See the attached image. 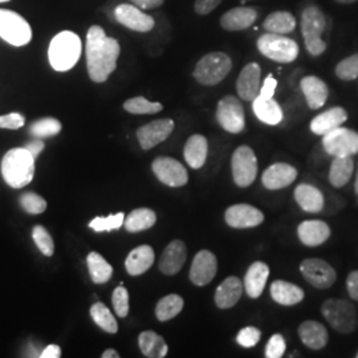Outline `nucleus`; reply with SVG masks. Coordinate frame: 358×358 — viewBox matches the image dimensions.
Listing matches in <instances>:
<instances>
[{
	"instance_id": "f257e3e1",
	"label": "nucleus",
	"mask_w": 358,
	"mask_h": 358,
	"mask_svg": "<svg viewBox=\"0 0 358 358\" xmlns=\"http://www.w3.org/2000/svg\"><path fill=\"white\" fill-rule=\"evenodd\" d=\"M121 53L118 40L106 36L103 27L92 26L87 34L85 56L90 80L105 83L117 68Z\"/></svg>"
},
{
	"instance_id": "f03ea898",
	"label": "nucleus",
	"mask_w": 358,
	"mask_h": 358,
	"mask_svg": "<svg viewBox=\"0 0 358 358\" xmlns=\"http://www.w3.org/2000/svg\"><path fill=\"white\" fill-rule=\"evenodd\" d=\"M1 176L13 189L24 187L35 176V157L26 148L11 149L3 157Z\"/></svg>"
},
{
	"instance_id": "7ed1b4c3",
	"label": "nucleus",
	"mask_w": 358,
	"mask_h": 358,
	"mask_svg": "<svg viewBox=\"0 0 358 358\" xmlns=\"http://www.w3.org/2000/svg\"><path fill=\"white\" fill-rule=\"evenodd\" d=\"M83 44L80 36L72 31H62L52 38L48 59L52 68L57 72L72 69L81 57Z\"/></svg>"
},
{
	"instance_id": "20e7f679",
	"label": "nucleus",
	"mask_w": 358,
	"mask_h": 358,
	"mask_svg": "<svg viewBox=\"0 0 358 358\" xmlns=\"http://www.w3.org/2000/svg\"><path fill=\"white\" fill-rule=\"evenodd\" d=\"M232 69V60L224 52H210L205 55L192 72L194 78L205 87H214L222 83Z\"/></svg>"
},
{
	"instance_id": "39448f33",
	"label": "nucleus",
	"mask_w": 358,
	"mask_h": 358,
	"mask_svg": "<svg viewBox=\"0 0 358 358\" xmlns=\"http://www.w3.org/2000/svg\"><path fill=\"white\" fill-rule=\"evenodd\" d=\"M321 313L336 332L349 334L357 329V309L348 300L328 299L321 306Z\"/></svg>"
},
{
	"instance_id": "423d86ee",
	"label": "nucleus",
	"mask_w": 358,
	"mask_h": 358,
	"mask_svg": "<svg viewBox=\"0 0 358 358\" xmlns=\"http://www.w3.org/2000/svg\"><path fill=\"white\" fill-rule=\"evenodd\" d=\"M327 17L319 7L309 6L301 15V32L307 51L312 56H320L327 51V43L322 40Z\"/></svg>"
},
{
	"instance_id": "0eeeda50",
	"label": "nucleus",
	"mask_w": 358,
	"mask_h": 358,
	"mask_svg": "<svg viewBox=\"0 0 358 358\" xmlns=\"http://www.w3.org/2000/svg\"><path fill=\"white\" fill-rule=\"evenodd\" d=\"M256 45L263 56L282 64L294 62L300 52L294 38H287L280 34L267 32L257 38Z\"/></svg>"
},
{
	"instance_id": "6e6552de",
	"label": "nucleus",
	"mask_w": 358,
	"mask_h": 358,
	"mask_svg": "<svg viewBox=\"0 0 358 358\" xmlns=\"http://www.w3.org/2000/svg\"><path fill=\"white\" fill-rule=\"evenodd\" d=\"M0 38L13 47H23L32 40V28L22 15L0 10Z\"/></svg>"
},
{
	"instance_id": "1a4fd4ad",
	"label": "nucleus",
	"mask_w": 358,
	"mask_h": 358,
	"mask_svg": "<svg viewBox=\"0 0 358 358\" xmlns=\"http://www.w3.org/2000/svg\"><path fill=\"white\" fill-rule=\"evenodd\" d=\"M232 178L236 186L248 187L257 177V158L250 146H239L231 158Z\"/></svg>"
},
{
	"instance_id": "9d476101",
	"label": "nucleus",
	"mask_w": 358,
	"mask_h": 358,
	"mask_svg": "<svg viewBox=\"0 0 358 358\" xmlns=\"http://www.w3.org/2000/svg\"><path fill=\"white\" fill-rule=\"evenodd\" d=\"M322 148L332 157H349L358 154V133L352 129H334L322 136Z\"/></svg>"
},
{
	"instance_id": "9b49d317",
	"label": "nucleus",
	"mask_w": 358,
	"mask_h": 358,
	"mask_svg": "<svg viewBox=\"0 0 358 358\" xmlns=\"http://www.w3.org/2000/svg\"><path fill=\"white\" fill-rule=\"evenodd\" d=\"M217 120L226 131L238 134L245 128L243 105L235 96H224L217 106Z\"/></svg>"
},
{
	"instance_id": "f8f14e48",
	"label": "nucleus",
	"mask_w": 358,
	"mask_h": 358,
	"mask_svg": "<svg viewBox=\"0 0 358 358\" xmlns=\"http://www.w3.org/2000/svg\"><path fill=\"white\" fill-rule=\"evenodd\" d=\"M300 272L312 287L328 289L337 280V273L332 266L319 257H309L301 262Z\"/></svg>"
},
{
	"instance_id": "ddd939ff",
	"label": "nucleus",
	"mask_w": 358,
	"mask_h": 358,
	"mask_svg": "<svg viewBox=\"0 0 358 358\" xmlns=\"http://www.w3.org/2000/svg\"><path fill=\"white\" fill-rule=\"evenodd\" d=\"M153 173L158 180L170 187H182L189 182L186 167L171 157H158L153 161Z\"/></svg>"
},
{
	"instance_id": "4468645a",
	"label": "nucleus",
	"mask_w": 358,
	"mask_h": 358,
	"mask_svg": "<svg viewBox=\"0 0 358 358\" xmlns=\"http://www.w3.org/2000/svg\"><path fill=\"white\" fill-rule=\"evenodd\" d=\"M115 17L120 24L127 27L134 32H141V34L150 32L155 26L153 17L141 11V8L134 4L122 3L117 6L115 10Z\"/></svg>"
},
{
	"instance_id": "2eb2a0df",
	"label": "nucleus",
	"mask_w": 358,
	"mask_h": 358,
	"mask_svg": "<svg viewBox=\"0 0 358 358\" xmlns=\"http://www.w3.org/2000/svg\"><path fill=\"white\" fill-rule=\"evenodd\" d=\"M174 121L171 118L155 120L137 130V140L143 150H150L157 145L166 141L174 130Z\"/></svg>"
},
{
	"instance_id": "dca6fc26",
	"label": "nucleus",
	"mask_w": 358,
	"mask_h": 358,
	"mask_svg": "<svg viewBox=\"0 0 358 358\" xmlns=\"http://www.w3.org/2000/svg\"><path fill=\"white\" fill-rule=\"evenodd\" d=\"M217 272V256L208 250H202L192 259L189 278L194 285L205 287L213 282Z\"/></svg>"
},
{
	"instance_id": "f3484780",
	"label": "nucleus",
	"mask_w": 358,
	"mask_h": 358,
	"mask_svg": "<svg viewBox=\"0 0 358 358\" xmlns=\"http://www.w3.org/2000/svg\"><path fill=\"white\" fill-rule=\"evenodd\" d=\"M224 220L232 229H252L264 222V214L254 206L239 203L226 210Z\"/></svg>"
},
{
	"instance_id": "a211bd4d",
	"label": "nucleus",
	"mask_w": 358,
	"mask_h": 358,
	"mask_svg": "<svg viewBox=\"0 0 358 358\" xmlns=\"http://www.w3.org/2000/svg\"><path fill=\"white\" fill-rule=\"evenodd\" d=\"M297 178V169L284 162L273 164L263 173L262 183L267 190H282L294 183Z\"/></svg>"
},
{
	"instance_id": "6ab92c4d",
	"label": "nucleus",
	"mask_w": 358,
	"mask_h": 358,
	"mask_svg": "<svg viewBox=\"0 0 358 358\" xmlns=\"http://www.w3.org/2000/svg\"><path fill=\"white\" fill-rule=\"evenodd\" d=\"M187 259V247L182 241L176 239L171 243L167 244L165 251L162 252L158 268L167 276L177 275L182 267L185 266Z\"/></svg>"
},
{
	"instance_id": "aec40b11",
	"label": "nucleus",
	"mask_w": 358,
	"mask_h": 358,
	"mask_svg": "<svg viewBox=\"0 0 358 358\" xmlns=\"http://www.w3.org/2000/svg\"><path fill=\"white\" fill-rule=\"evenodd\" d=\"M262 69L257 63L245 65L236 80V90L244 101H254L260 92Z\"/></svg>"
},
{
	"instance_id": "412c9836",
	"label": "nucleus",
	"mask_w": 358,
	"mask_h": 358,
	"mask_svg": "<svg viewBox=\"0 0 358 358\" xmlns=\"http://www.w3.org/2000/svg\"><path fill=\"white\" fill-rule=\"evenodd\" d=\"M256 19L255 7H235L220 16V27L229 32H238L254 26Z\"/></svg>"
},
{
	"instance_id": "4be33fe9",
	"label": "nucleus",
	"mask_w": 358,
	"mask_h": 358,
	"mask_svg": "<svg viewBox=\"0 0 358 358\" xmlns=\"http://www.w3.org/2000/svg\"><path fill=\"white\" fill-rule=\"evenodd\" d=\"M331 227L324 220H306L299 224L297 236L300 242L307 247H319L331 238Z\"/></svg>"
},
{
	"instance_id": "5701e85b",
	"label": "nucleus",
	"mask_w": 358,
	"mask_h": 358,
	"mask_svg": "<svg viewBox=\"0 0 358 358\" xmlns=\"http://www.w3.org/2000/svg\"><path fill=\"white\" fill-rule=\"evenodd\" d=\"M244 284L238 276H229L219 284L215 292V304L219 309H230L235 307L242 294H243Z\"/></svg>"
},
{
	"instance_id": "b1692460",
	"label": "nucleus",
	"mask_w": 358,
	"mask_h": 358,
	"mask_svg": "<svg viewBox=\"0 0 358 358\" xmlns=\"http://www.w3.org/2000/svg\"><path fill=\"white\" fill-rule=\"evenodd\" d=\"M300 88L306 97L309 109L316 110L322 108L329 96L328 85L317 76H306L300 81Z\"/></svg>"
},
{
	"instance_id": "393cba45",
	"label": "nucleus",
	"mask_w": 358,
	"mask_h": 358,
	"mask_svg": "<svg viewBox=\"0 0 358 358\" xmlns=\"http://www.w3.org/2000/svg\"><path fill=\"white\" fill-rule=\"evenodd\" d=\"M348 120V113L341 106H333L331 109L316 115L310 121V130L316 136H325L327 133L332 131L334 129L343 127V124Z\"/></svg>"
},
{
	"instance_id": "a878e982",
	"label": "nucleus",
	"mask_w": 358,
	"mask_h": 358,
	"mask_svg": "<svg viewBox=\"0 0 358 358\" xmlns=\"http://www.w3.org/2000/svg\"><path fill=\"white\" fill-rule=\"evenodd\" d=\"M269 267L263 262H255L247 269L244 276V289L251 299H259L268 280Z\"/></svg>"
},
{
	"instance_id": "bb28decb",
	"label": "nucleus",
	"mask_w": 358,
	"mask_h": 358,
	"mask_svg": "<svg viewBox=\"0 0 358 358\" xmlns=\"http://www.w3.org/2000/svg\"><path fill=\"white\" fill-rule=\"evenodd\" d=\"M297 333H299L301 343L312 350L324 349L329 341V334H328L327 328L319 321H304L299 327Z\"/></svg>"
},
{
	"instance_id": "cd10ccee",
	"label": "nucleus",
	"mask_w": 358,
	"mask_h": 358,
	"mask_svg": "<svg viewBox=\"0 0 358 358\" xmlns=\"http://www.w3.org/2000/svg\"><path fill=\"white\" fill-rule=\"evenodd\" d=\"M269 292L272 300L284 307L296 306L301 303L306 297L304 291L299 285L285 280H275L271 284Z\"/></svg>"
},
{
	"instance_id": "c85d7f7f",
	"label": "nucleus",
	"mask_w": 358,
	"mask_h": 358,
	"mask_svg": "<svg viewBox=\"0 0 358 358\" xmlns=\"http://www.w3.org/2000/svg\"><path fill=\"white\" fill-rule=\"evenodd\" d=\"M294 201L304 211L310 214H319L324 210V194L313 185L301 183L294 189Z\"/></svg>"
},
{
	"instance_id": "c756f323",
	"label": "nucleus",
	"mask_w": 358,
	"mask_h": 358,
	"mask_svg": "<svg viewBox=\"0 0 358 358\" xmlns=\"http://www.w3.org/2000/svg\"><path fill=\"white\" fill-rule=\"evenodd\" d=\"M154 260H155V254L153 248L148 244H143L130 251V254L125 260V268L130 276H140L152 268Z\"/></svg>"
},
{
	"instance_id": "7c9ffc66",
	"label": "nucleus",
	"mask_w": 358,
	"mask_h": 358,
	"mask_svg": "<svg viewBox=\"0 0 358 358\" xmlns=\"http://www.w3.org/2000/svg\"><path fill=\"white\" fill-rule=\"evenodd\" d=\"M207 153H208V142L202 134H192V137L186 141L185 149H183L185 159L187 165L194 170H199L201 167H203L207 159Z\"/></svg>"
},
{
	"instance_id": "2f4dec72",
	"label": "nucleus",
	"mask_w": 358,
	"mask_h": 358,
	"mask_svg": "<svg viewBox=\"0 0 358 358\" xmlns=\"http://www.w3.org/2000/svg\"><path fill=\"white\" fill-rule=\"evenodd\" d=\"M355 159L349 157H333L332 164L329 167V183L336 189H341L353 177L355 173Z\"/></svg>"
},
{
	"instance_id": "473e14b6",
	"label": "nucleus",
	"mask_w": 358,
	"mask_h": 358,
	"mask_svg": "<svg viewBox=\"0 0 358 358\" xmlns=\"http://www.w3.org/2000/svg\"><path fill=\"white\" fill-rule=\"evenodd\" d=\"M252 109L256 117L267 125L275 127L282 122V108L273 99H262L257 96L252 101Z\"/></svg>"
},
{
	"instance_id": "72a5a7b5",
	"label": "nucleus",
	"mask_w": 358,
	"mask_h": 358,
	"mask_svg": "<svg viewBox=\"0 0 358 358\" xmlns=\"http://www.w3.org/2000/svg\"><path fill=\"white\" fill-rule=\"evenodd\" d=\"M138 346L142 355L148 358H164L169 353L165 338L153 331H145L138 336Z\"/></svg>"
},
{
	"instance_id": "f704fd0d",
	"label": "nucleus",
	"mask_w": 358,
	"mask_h": 358,
	"mask_svg": "<svg viewBox=\"0 0 358 358\" xmlns=\"http://www.w3.org/2000/svg\"><path fill=\"white\" fill-rule=\"evenodd\" d=\"M155 222H157V214L153 210L141 207V208L133 210L128 217H125L124 227L130 234H136V232L152 229Z\"/></svg>"
},
{
	"instance_id": "c9c22d12",
	"label": "nucleus",
	"mask_w": 358,
	"mask_h": 358,
	"mask_svg": "<svg viewBox=\"0 0 358 358\" xmlns=\"http://www.w3.org/2000/svg\"><path fill=\"white\" fill-rule=\"evenodd\" d=\"M263 28L266 29V32L287 35L296 28V19L294 15L288 11H276L269 13L266 17Z\"/></svg>"
},
{
	"instance_id": "e433bc0d",
	"label": "nucleus",
	"mask_w": 358,
	"mask_h": 358,
	"mask_svg": "<svg viewBox=\"0 0 358 358\" xmlns=\"http://www.w3.org/2000/svg\"><path fill=\"white\" fill-rule=\"evenodd\" d=\"M185 307V300L179 294H167L162 297L155 307V316L158 321L166 322L177 317Z\"/></svg>"
},
{
	"instance_id": "4c0bfd02",
	"label": "nucleus",
	"mask_w": 358,
	"mask_h": 358,
	"mask_svg": "<svg viewBox=\"0 0 358 358\" xmlns=\"http://www.w3.org/2000/svg\"><path fill=\"white\" fill-rule=\"evenodd\" d=\"M87 264L90 269L92 282L96 284H103L110 280L113 275V267L105 260L103 255H100L99 252H90L87 257Z\"/></svg>"
},
{
	"instance_id": "58836bf2",
	"label": "nucleus",
	"mask_w": 358,
	"mask_h": 358,
	"mask_svg": "<svg viewBox=\"0 0 358 358\" xmlns=\"http://www.w3.org/2000/svg\"><path fill=\"white\" fill-rule=\"evenodd\" d=\"M90 317L94 321L103 332L115 334L118 332V324L115 321L113 313L103 303H96L90 308Z\"/></svg>"
},
{
	"instance_id": "ea45409f",
	"label": "nucleus",
	"mask_w": 358,
	"mask_h": 358,
	"mask_svg": "<svg viewBox=\"0 0 358 358\" xmlns=\"http://www.w3.org/2000/svg\"><path fill=\"white\" fill-rule=\"evenodd\" d=\"M124 109L131 113V115H155L162 112L164 105L161 103H152L146 100L145 97L138 96L129 99L128 101L124 103Z\"/></svg>"
},
{
	"instance_id": "a19ab883",
	"label": "nucleus",
	"mask_w": 358,
	"mask_h": 358,
	"mask_svg": "<svg viewBox=\"0 0 358 358\" xmlns=\"http://www.w3.org/2000/svg\"><path fill=\"white\" fill-rule=\"evenodd\" d=\"M62 130V124L59 120L56 118H43L38 120L36 122H34L29 128V133L32 136H35L36 138H44V137H52L59 134Z\"/></svg>"
},
{
	"instance_id": "79ce46f5",
	"label": "nucleus",
	"mask_w": 358,
	"mask_h": 358,
	"mask_svg": "<svg viewBox=\"0 0 358 358\" xmlns=\"http://www.w3.org/2000/svg\"><path fill=\"white\" fill-rule=\"evenodd\" d=\"M125 222V214L124 213H118L110 217H94L90 223V227L96 232H105V231L118 230L124 226Z\"/></svg>"
},
{
	"instance_id": "37998d69",
	"label": "nucleus",
	"mask_w": 358,
	"mask_h": 358,
	"mask_svg": "<svg viewBox=\"0 0 358 358\" xmlns=\"http://www.w3.org/2000/svg\"><path fill=\"white\" fill-rule=\"evenodd\" d=\"M336 76L343 81H353L358 78V53L341 60L336 69Z\"/></svg>"
},
{
	"instance_id": "c03bdc74",
	"label": "nucleus",
	"mask_w": 358,
	"mask_h": 358,
	"mask_svg": "<svg viewBox=\"0 0 358 358\" xmlns=\"http://www.w3.org/2000/svg\"><path fill=\"white\" fill-rule=\"evenodd\" d=\"M32 238H34V242L38 245V248L43 255L52 256L55 254V243H53L51 234L45 230L43 226H35L34 227Z\"/></svg>"
},
{
	"instance_id": "a18cd8bd",
	"label": "nucleus",
	"mask_w": 358,
	"mask_h": 358,
	"mask_svg": "<svg viewBox=\"0 0 358 358\" xmlns=\"http://www.w3.org/2000/svg\"><path fill=\"white\" fill-rule=\"evenodd\" d=\"M20 205L31 215H38L47 210V202L35 192H26L20 198Z\"/></svg>"
},
{
	"instance_id": "49530a36",
	"label": "nucleus",
	"mask_w": 358,
	"mask_h": 358,
	"mask_svg": "<svg viewBox=\"0 0 358 358\" xmlns=\"http://www.w3.org/2000/svg\"><path fill=\"white\" fill-rule=\"evenodd\" d=\"M112 304L115 308V315L121 319L127 317L129 315V292L128 289L122 285L117 287L112 296Z\"/></svg>"
},
{
	"instance_id": "de8ad7c7",
	"label": "nucleus",
	"mask_w": 358,
	"mask_h": 358,
	"mask_svg": "<svg viewBox=\"0 0 358 358\" xmlns=\"http://www.w3.org/2000/svg\"><path fill=\"white\" fill-rule=\"evenodd\" d=\"M262 338V331L255 327H245L236 336V343L243 348H254Z\"/></svg>"
},
{
	"instance_id": "09e8293b",
	"label": "nucleus",
	"mask_w": 358,
	"mask_h": 358,
	"mask_svg": "<svg viewBox=\"0 0 358 358\" xmlns=\"http://www.w3.org/2000/svg\"><path fill=\"white\" fill-rule=\"evenodd\" d=\"M285 340L282 337V334L276 333L273 334L267 343L266 346V357L267 358H282L285 353Z\"/></svg>"
},
{
	"instance_id": "8fccbe9b",
	"label": "nucleus",
	"mask_w": 358,
	"mask_h": 358,
	"mask_svg": "<svg viewBox=\"0 0 358 358\" xmlns=\"http://www.w3.org/2000/svg\"><path fill=\"white\" fill-rule=\"evenodd\" d=\"M26 118L20 113H10V115H0V129H20L24 127Z\"/></svg>"
},
{
	"instance_id": "3c124183",
	"label": "nucleus",
	"mask_w": 358,
	"mask_h": 358,
	"mask_svg": "<svg viewBox=\"0 0 358 358\" xmlns=\"http://www.w3.org/2000/svg\"><path fill=\"white\" fill-rule=\"evenodd\" d=\"M222 1L223 0H195L194 11L201 16H205L213 13Z\"/></svg>"
},
{
	"instance_id": "603ef678",
	"label": "nucleus",
	"mask_w": 358,
	"mask_h": 358,
	"mask_svg": "<svg viewBox=\"0 0 358 358\" xmlns=\"http://www.w3.org/2000/svg\"><path fill=\"white\" fill-rule=\"evenodd\" d=\"M276 88H278V80L273 78L272 75H269V76L264 80L263 85L260 87L259 97H262V99H273V94H275V92H276Z\"/></svg>"
},
{
	"instance_id": "864d4df0",
	"label": "nucleus",
	"mask_w": 358,
	"mask_h": 358,
	"mask_svg": "<svg viewBox=\"0 0 358 358\" xmlns=\"http://www.w3.org/2000/svg\"><path fill=\"white\" fill-rule=\"evenodd\" d=\"M346 289L352 300L358 301V271H352L346 278Z\"/></svg>"
},
{
	"instance_id": "5fc2aeb1",
	"label": "nucleus",
	"mask_w": 358,
	"mask_h": 358,
	"mask_svg": "<svg viewBox=\"0 0 358 358\" xmlns=\"http://www.w3.org/2000/svg\"><path fill=\"white\" fill-rule=\"evenodd\" d=\"M134 6L140 7L141 10H154V8H158L161 7L165 0H130Z\"/></svg>"
},
{
	"instance_id": "6e6d98bb",
	"label": "nucleus",
	"mask_w": 358,
	"mask_h": 358,
	"mask_svg": "<svg viewBox=\"0 0 358 358\" xmlns=\"http://www.w3.org/2000/svg\"><path fill=\"white\" fill-rule=\"evenodd\" d=\"M60 356H62V349H60V346L55 345V344L47 346L40 355L41 358H59Z\"/></svg>"
},
{
	"instance_id": "4d7b16f0",
	"label": "nucleus",
	"mask_w": 358,
	"mask_h": 358,
	"mask_svg": "<svg viewBox=\"0 0 358 358\" xmlns=\"http://www.w3.org/2000/svg\"><path fill=\"white\" fill-rule=\"evenodd\" d=\"M26 149L29 152V153L32 154L35 158H36L38 154L41 153V152H43V149H44V142L41 141V140L38 138V140H35V141L27 143Z\"/></svg>"
},
{
	"instance_id": "13d9d810",
	"label": "nucleus",
	"mask_w": 358,
	"mask_h": 358,
	"mask_svg": "<svg viewBox=\"0 0 358 358\" xmlns=\"http://www.w3.org/2000/svg\"><path fill=\"white\" fill-rule=\"evenodd\" d=\"M103 358H120V355H118V352L115 350V349H106L105 352L103 353Z\"/></svg>"
},
{
	"instance_id": "bf43d9fd",
	"label": "nucleus",
	"mask_w": 358,
	"mask_h": 358,
	"mask_svg": "<svg viewBox=\"0 0 358 358\" xmlns=\"http://www.w3.org/2000/svg\"><path fill=\"white\" fill-rule=\"evenodd\" d=\"M334 1L340 4H352V3H356L357 0H334Z\"/></svg>"
},
{
	"instance_id": "052dcab7",
	"label": "nucleus",
	"mask_w": 358,
	"mask_h": 358,
	"mask_svg": "<svg viewBox=\"0 0 358 358\" xmlns=\"http://www.w3.org/2000/svg\"><path fill=\"white\" fill-rule=\"evenodd\" d=\"M355 190H356V194L358 195V173L357 177H356V183H355Z\"/></svg>"
},
{
	"instance_id": "680f3d73",
	"label": "nucleus",
	"mask_w": 358,
	"mask_h": 358,
	"mask_svg": "<svg viewBox=\"0 0 358 358\" xmlns=\"http://www.w3.org/2000/svg\"><path fill=\"white\" fill-rule=\"evenodd\" d=\"M6 1H10V0H0V3H6Z\"/></svg>"
},
{
	"instance_id": "e2e57ef3",
	"label": "nucleus",
	"mask_w": 358,
	"mask_h": 358,
	"mask_svg": "<svg viewBox=\"0 0 358 358\" xmlns=\"http://www.w3.org/2000/svg\"><path fill=\"white\" fill-rule=\"evenodd\" d=\"M242 3H245V1H251V0H241Z\"/></svg>"
},
{
	"instance_id": "0e129e2a",
	"label": "nucleus",
	"mask_w": 358,
	"mask_h": 358,
	"mask_svg": "<svg viewBox=\"0 0 358 358\" xmlns=\"http://www.w3.org/2000/svg\"><path fill=\"white\" fill-rule=\"evenodd\" d=\"M356 357H357V358H358V353H357V355H356Z\"/></svg>"
}]
</instances>
